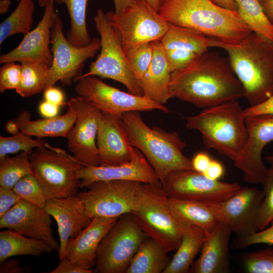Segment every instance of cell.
Listing matches in <instances>:
<instances>
[{
	"mask_svg": "<svg viewBox=\"0 0 273 273\" xmlns=\"http://www.w3.org/2000/svg\"><path fill=\"white\" fill-rule=\"evenodd\" d=\"M29 155L22 152L13 157L0 159V186L13 189L21 179L33 173Z\"/></svg>",
	"mask_w": 273,
	"mask_h": 273,
	"instance_id": "cell-36",
	"label": "cell"
},
{
	"mask_svg": "<svg viewBox=\"0 0 273 273\" xmlns=\"http://www.w3.org/2000/svg\"><path fill=\"white\" fill-rule=\"evenodd\" d=\"M13 190L21 199L44 208L48 199L40 183L33 173L21 179L15 184Z\"/></svg>",
	"mask_w": 273,
	"mask_h": 273,
	"instance_id": "cell-39",
	"label": "cell"
},
{
	"mask_svg": "<svg viewBox=\"0 0 273 273\" xmlns=\"http://www.w3.org/2000/svg\"><path fill=\"white\" fill-rule=\"evenodd\" d=\"M47 144L44 140L34 139L21 132L8 137L1 135L0 159L20 151L30 154L33 149L46 148Z\"/></svg>",
	"mask_w": 273,
	"mask_h": 273,
	"instance_id": "cell-37",
	"label": "cell"
},
{
	"mask_svg": "<svg viewBox=\"0 0 273 273\" xmlns=\"http://www.w3.org/2000/svg\"><path fill=\"white\" fill-rule=\"evenodd\" d=\"M265 14L273 24V0H258Z\"/></svg>",
	"mask_w": 273,
	"mask_h": 273,
	"instance_id": "cell-54",
	"label": "cell"
},
{
	"mask_svg": "<svg viewBox=\"0 0 273 273\" xmlns=\"http://www.w3.org/2000/svg\"><path fill=\"white\" fill-rule=\"evenodd\" d=\"M184 223L181 242L163 273L189 272L196 257L201 252L206 234L196 225Z\"/></svg>",
	"mask_w": 273,
	"mask_h": 273,
	"instance_id": "cell-27",
	"label": "cell"
},
{
	"mask_svg": "<svg viewBox=\"0 0 273 273\" xmlns=\"http://www.w3.org/2000/svg\"><path fill=\"white\" fill-rule=\"evenodd\" d=\"M22 78L21 64L15 62L4 64L0 68V92L4 93L9 89L16 90Z\"/></svg>",
	"mask_w": 273,
	"mask_h": 273,
	"instance_id": "cell-42",
	"label": "cell"
},
{
	"mask_svg": "<svg viewBox=\"0 0 273 273\" xmlns=\"http://www.w3.org/2000/svg\"><path fill=\"white\" fill-rule=\"evenodd\" d=\"M171 73L160 41L153 42L151 63L140 82L143 95L156 103L165 105L173 98L170 87Z\"/></svg>",
	"mask_w": 273,
	"mask_h": 273,
	"instance_id": "cell-25",
	"label": "cell"
},
{
	"mask_svg": "<svg viewBox=\"0 0 273 273\" xmlns=\"http://www.w3.org/2000/svg\"><path fill=\"white\" fill-rule=\"evenodd\" d=\"M212 47L223 49L241 82L245 98L254 106L273 95V43L252 32L242 42L228 44L213 39Z\"/></svg>",
	"mask_w": 273,
	"mask_h": 273,
	"instance_id": "cell-3",
	"label": "cell"
},
{
	"mask_svg": "<svg viewBox=\"0 0 273 273\" xmlns=\"http://www.w3.org/2000/svg\"><path fill=\"white\" fill-rule=\"evenodd\" d=\"M54 3L64 4L67 9L70 28L66 37L72 44L78 47L87 46L92 41L86 23L88 0H53Z\"/></svg>",
	"mask_w": 273,
	"mask_h": 273,
	"instance_id": "cell-32",
	"label": "cell"
},
{
	"mask_svg": "<svg viewBox=\"0 0 273 273\" xmlns=\"http://www.w3.org/2000/svg\"><path fill=\"white\" fill-rule=\"evenodd\" d=\"M76 115L74 111L68 107L66 113L52 118L33 120L27 110L21 112L15 119L20 131L30 136L42 139L44 137L67 138L73 128Z\"/></svg>",
	"mask_w": 273,
	"mask_h": 273,
	"instance_id": "cell-26",
	"label": "cell"
},
{
	"mask_svg": "<svg viewBox=\"0 0 273 273\" xmlns=\"http://www.w3.org/2000/svg\"><path fill=\"white\" fill-rule=\"evenodd\" d=\"M237 12L252 32L273 43V24L258 0H234Z\"/></svg>",
	"mask_w": 273,
	"mask_h": 273,
	"instance_id": "cell-33",
	"label": "cell"
},
{
	"mask_svg": "<svg viewBox=\"0 0 273 273\" xmlns=\"http://www.w3.org/2000/svg\"><path fill=\"white\" fill-rule=\"evenodd\" d=\"M74 90L78 96L89 102L102 113L121 116L130 111L154 110L169 113V108L145 96H137L110 86L97 76L79 78Z\"/></svg>",
	"mask_w": 273,
	"mask_h": 273,
	"instance_id": "cell-12",
	"label": "cell"
},
{
	"mask_svg": "<svg viewBox=\"0 0 273 273\" xmlns=\"http://www.w3.org/2000/svg\"><path fill=\"white\" fill-rule=\"evenodd\" d=\"M244 110L238 100L225 102L185 117L186 126L201 134L205 148L214 150L234 162L248 136Z\"/></svg>",
	"mask_w": 273,
	"mask_h": 273,
	"instance_id": "cell-5",
	"label": "cell"
},
{
	"mask_svg": "<svg viewBox=\"0 0 273 273\" xmlns=\"http://www.w3.org/2000/svg\"><path fill=\"white\" fill-rule=\"evenodd\" d=\"M270 225L262 230L258 231L253 234L243 238H236L233 242L236 248H244L251 245L258 244L273 245V220Z\"/></svg>",
	"mask_w": 273,
	"mask_h": 273,
	"instance_id": "cell-44",
	"label": "cell"
},
{
	"mask_svg": "<svg viewBox=\"0 0 273 273\" xmlns=\"http://www.w3.org/2000/svg\"><path fill=\"white\" fill-rule=\"evenodd\" d=\"M33 174L48 199L75 195L80 188L77 172L83 165L73 156L49 144L29 155Z\"/></svg>",
	"mask_w": 273,
	"mask_h": 273,
	"instance_id": "cell-7",
	"label": "cell"
},
{
	"mask_svg": "<svg viewBox=\"0 0 273 273\" xmlns=\"http://www.w3.org/2000/svg\"><path fill=\"white\" fill-rule=\"evenodd\" d=\"M168 203L177 217L210 233L219 221L203 202L168 197Z\"/></svg>",
	"mask_w": 273,
	"mask_h": 273,
	"instance_id": "cell-28",
	"label": "cell"
},
{
	"mask_svg": "<svg viewBox=\"0 0 273 273\" xmlns=\"http://www.w3.org/2000/svg\"><path fill=\"white\" fill-rule=\"evenodd\" d=\"M264 192L256 187H244L227 199L205 202L219 222L228 225L236 238L258 231L257 223Z\"/></svg>",
	"mask_w": 273,
	"mask_h": 273,
	"instance_id": "cell-15",
	"label": "cell"
},
{
	"mask_svg": "<svg viewBox=\"0 0 273 273\" xmlns=\"http://www.w3.org/2000/svg\"><path fill=\"white\" fill-rule=\"evenodd\" d=\"M136 0H113L115 11L114 12L118 14L127 7L132 5Z\"/></svg>",
	"mask_w": 273,
	"mask_h": 273,
	"instance_id": "cell-53",
	"label": "cell"
},
{
	"mask_svg": "<svg viewBox=\"0 0 273 273\" xmlns=\"http://www.w3.org/2000/svg\"><path fill=\"white\" fill-rule=\"evenodd\" d=\"M212 159L205 152L197 153L191 160L193 169L200 173H204L208 167Z\"/></svg>",
	"mask_w": 273,
	"mask_h": 273,
	"instance_id": "cell-49",
	"label": "cell"
},
{
	"mask_svg": "<svg viewBox=\"0 0 273 273\" xmlns=\"http://www.w3.org/2000/svg\"><path fill=\"white\" fill-rule=\"evenodd\" d=\"M125 54L130 69L140 84L151 63L153 42L132 47L125 51Z\"/></svg>",
	"mask_w": 273,
	"mask_h": 273,
	"instance_id": "cell-38",
	"label": "cell"
},
{
	"mask_svg": "<svg viewBox=\"0 0 273 273\" xmlns=\"http://www.w3.org/2000/svg\"><path fill=\"white\" fill-rule=\"evenodd\" d=\"M5 129L12 135H16L21 132L19 125L15 119L8 121L6 123Z\"/></svg>",
	"mask_w": 273,
	"mask_h": 273,
	"instance_id": "cell-55",
	"label": "cell"
},
{
	"mask_svg": "<svg viewBox=\"0 0 273 273\" xmlns=\"http://www.w3.org/2000/svg\"><path fill=\"white\" fill-rule=\"evenodd\" d=\"M106 15L125 52L140 44L160 41L169 25L158 12L143 0H136L118 14L110 11Z\"/></svg>",
	"mask_w": 273,
	"mask_h": 273,
	"instance_id": "cell-11",
	"label": "cell"
},
{
	"mask_svg": "<svg viewBox=\"0 0 273 273\" xmlns=\"http://www.w3.org/2000/svg\"><path fill=\"white\" fill-rule=\"evenodd\" d=\"M232 232L225 223L219 222L206 235L199 258L194 261L189 272L226 273L230 268V240Z\"/></svg>",
	"mask_w": 273,
	"mask_h": 273,
	"instance_id": "cell-24",
	"label": "cell"
},
{
	"mask_svg": "<svg viewBox=\"0 0 273 273\" xmlns=\"http://www.w3.org/2000/svg\"><path fill=\"white\" fill-rule=\"evenodd\" d=\"M118 218L95 217L75 238L69 240L66 257L78 266L92 269L95 266L98 249Z\"/></svg>",
	"mask_w": 273,
	"mask_h": 273,
	"instance_id": "cell-23",
	"label": "cell"
},
{
	"mask_svg": "<svg viewBox=\"0 0 273 273\" xmlns=\"http://www.w3.org/2000/svg\"><path fill=\"white\" fill-rule=\"evenodd\" d=\"M158 13L169 24L228 44L241 43L252 33L237 11L211 0H162Z\"/></svg>",
	"mask_w": 273,
	"mask_h": 273,
	"instance_id": "cell-2",
	"label": "cell"
},
{
	"mask_svg": "<svg viewBox=\"0 0 273 273\" xmlns=\"http://www.w3.org/2000/svg\"><path fill=\"white\" fill-rule=\"evenodd\" d=\"M240 259L249 273H273V248L242 254Z\"/></svg>",
	"mask_w": 273,
	"mask_h": 273,
	"instance_id": "cell-40",
	"label": "cell"
},
{
	"mask_svg": "<svg viewBox=\"0 0 273 273\" xmlns=\"http://www.w3.org/2000/svg\"><path fill=\"white\" fill-rule=\"evenodd\" d=\"M242 186L238 183H226L209 179L193 169H184L169 173L162 183L168 198L219 202L230 198Z\"/></svg>",
	"mask_w": 273,
	"mask_h": 273,
	"instance_id": "cell-14",
	"label": "cell"
},
{
	"mask_svg": "<svg viewBox=\"0 0 273 273\" xmlns=\"http://www.w3.org/2000/svg\"><path fill=\"white\" fill-rule=\"evenodd\" d=\"M270 164L262 184L264 198L257 220L258 231L266 228L273 220V163Z\"/></svg>",
	"mask_w": 273,
	"mask_h": 273,
	"instance_id": "cell-41",
	"label": "cell"
},
{
	"mask_svg": "<svg viewBox=\"0 0 273 273\" xmlns=\"http://www.w3.org/2000/svg\"><path fill=\"white\" fill-rule=\"evenodd\" d=\"M16 1H18V2H19V1H20V0H16Z\"/></svg>",
	"mask_w": 273,
	"mask_h": 273,
	"instance_id": "cell-61",
	"label": "cell"
},
{
	"mask_svg": "<svg viewBox=\"0 0 273 273\" xmlns=\"http://www.w3.org/2000/svg\"><path fill=\"white\" fill-rule=\"evenodd\" d=\"M65 104L76 115L75 124L67 137L69 150L83 166L99 165L97 135L101 112L78 96Z\"/></svg>",
	"mask_w": 273,
	"mask_h": 273,
	"instance_id": "cell-16",
	"label": "cell"
},
{
	"mask_svg": "<svg viewBox=\"0 0 273 273\" xmlns=\"http://www.w3.org/2000/svg\"><path fill=\"white\" fill-rule=\"evenodd\" d=\"M264 159L269 164L273 163V155H268V156L265 157Z\"/></svg>",
	"mask_w": 273,
	"mask_h": 273,
	"instance_id": "cell-60",
	"label": "cell"
},
{
	"mask_svg": "<svg viewBox=\"0 0 273 273\" xmlns=\"http://www.w3.org/2000/svg\"><path fill=\"white\" fill-rule=\"evenodd\" d=\"M54 1L44 7L41 19L37 26L25 35L19 44L10 52L0 56V63L24 62H37L50 67L53 54L51 44V30L58 14Z\"/></svg>",
	"mask_w": 273,
	"mask_h": 273,
	"instance_id": "cell-18",
	"label": "cell"
},
{
	"mask_svg": "<svg viewBox=\"0 0 273 273\" xmlns=\"http://www.w3.org/2000/svg\"><path fill=\"white\" fill-rule=\"evenodd\" d=\"M245 117L259 115H273V95L254 106H250L244 110Z\"/></svg>",
	"mask_w": 273,
	"mask_h": 273,
	"instance_id": "cell-46",
	"label": "cell"
},
{
	"mask_svg": "<svg viewBox=\"0 0 273 273\" xmlns=\"http://www.w3.org/2000/svg\"><path fill=\"white\" fill-rule=\"evenodd\" d=\"M34 11L33 0H20L14 11L0 24V44L11 36L30 32Z\"/></svg>",
	"mask_w": 273,
	"mask_h": 273,
	"instance_id": "cell-34",
	"label": "cell"
},
{
	"mask_svg": "<svg viewBox=\"0 0 273 273\" xmlns=\"http://www.w3.org/2000/svg\"><path fill=\"white\" fill-rule=\"evenodd\" d=\"M53 0H37V2L41 8H44L50 2Z\"/></svg>",
	"mask_w": 273,
	"mask_h": 273,
	"instance_id": "cell-59",
	"label": "cell"
},
{
	"mask_svg": "<svg viewBox=\"0 0 273 273\" xmlns=\"http://www.w3.org/2000/svg\"><path fill=\"white\" fill-rule=\"evenodd\" d=\"M11 0H1L0 1V14L3 15L7 13L11 7Z\"/></svg>",
	"mask_w": 273,
	"mask_h": 273,
	"instance_id": "cell-57",
	"label": "cell"
},
{
	"mask_svg": "<svg viewBox=\"0 0 273 273\" xmlns=\"http://www.w3.org/2000/svg\"><path fill=\"white\" fill-rule=\"evenodd\" d=\"M54 251L44 242L27 237L9 230L0 232V262L13 256L32 255L40 257Z\"/></svg>",
	"mask_w": 273,
	"mask_h": 273,
	"instance_id": "cell-30",
	"label": "cell"
},
{
	"mask_svg": "<svg viewBox=\"0 0 273 273\" xmlns=\"http://www.w3.org/2000/svg\"><path fill=\"white\" fill-rule=\"evenodd\" d=\"M148 3L152 8L157 12L159 11L161 0H143Z\"/></svg>",
	"mask_w": 273,
	"mask_h": 273,
	"instance_id": "cell-58",
	"label": "cell"
},
{
	"mask_svg": "<svg viewBox=\"0 0 273 273\" xmlns=\"http://www.w3.org/2000/svg\"><path fill=\"white\" fill-rule=\"evenodd\" d=\"M144 184L127 180L98 181L90 184L87 190L77 194L92 219L119 218L137 209Z\"/></svg>",
	"mask_w": 273,
	"mask_h": 273,
	"instance_id": "cell-10",
	"label": "cell"
},
{
	"mask_svg": "<svg viewBox=\"0 0 273 273\" xmlns=\"http://www.w3.org/2000/svg\"><path fill=\"white\" fill-rule=\"evenodd\" d=\"M51 216L44 209L21 199L0 217V229H7L46 242L54 250L59 243L53 236Z\"/></svg>",
	"mask_w": 273,
	"mask_h": 273,
	"instance_id": "cell-19",
	"label": "cell"
},
{
	"mask_svg": "<svg viewBox=\"0 0 273 273\" xmlns=\"http://www.w3.org/2000/svg\"><path fill=\"white\" fill-rule=\"evenodd\" d=\"M21 200L13 189L0 186V217Z\"/></svg>",
	"mask_w": 273,
	"mask_h": 273,
	"instance_id": "cell-45",
	"label": "cell"
},
{
	"mask_svg": "<svg viewBox=\"0 0 273 273\" xmlns=\"http://www.w3.org/2000/svg\"><path fill=\"white\" fill-rule=\"evenodd\" d=\"M51 49L53 59L46 88L54 86L60 81L63 85H69L81 75L85 62L93 58L100 50L101 41L93 38L86 46L72 44L63 32V24L58 14L51 30Z\"/></svg>",
	"mask_w": 273,
	"mask_h": 273,
	"instance_id": "cell-13",
	"label": "cell"
},
{
	"mask_svg": "<svg viewBox=\"0 0 273 273\" xmlns=\"http://www.w3.org/2000/svg\"><path fill=\"white\" fill-rule=\"evenodd\" d=\"M44 210L56 220L60 242L59 260L66 257L69 239L77 237L91 222L80 197L75 194L65 198L48 199Z\"/></svg>",
	"mask_w": 273,
	"mask_h": 273,
	"instance_id": "cell-22",
	"label": "cell"
},
{
	"mask_svg": "<svg viewBox=\"0 0 273 273\" xmlns=\"http://www.w3.org/2000/svg\"><path fill=\"white\" fill-rule=\"evenodd\" d=\"M94 21L100 36V52L90 64L88 71L79 78L94 76L112 79L124 85L129 93L144 96L139 82L130 69L119 36L106 13L99 9Z\"/></svg>",
	"mask_w": 273,
	"mask_h": 273,
	"instance_id": "cell-8",
	"label": "cell"
},
{
	"mask_svg": "<svg viewBox=\"0 0 273 273\" xmlns=\"http://www.w3.org/2000/svg\"><path fill=\"white\" fill-rule=\"evenodd\" d=\"M59 260L57 266L50 271V273H93L95 272L94 269H87L80 267L67 258Z\"/></svg>",
	"mask_w": 273,
	"mask_h": 273,
	"instance_id": "cell-47",
	"label": "cell"
},
{
	"mask_svg": "<svg viewBox=\"0 0 273 273\" xmlns=\"http://www.w3.org/2000/svg\"><path fill=\"white\" fill-rule=\"evenodd\" d=\"M121 116L101 112L97 135L99 165H118L132 157L135 148L129 142Z\"/></svg>",
	"mask_w": 273,
	"mask_h": 273,
	"instance_id": "cell-21",
	"label": "cell"
},
{
	"mask_svg": "<svg viewBox=\"0 0 273 273\" xmlns=\"http://www.w3.org/2000/svg\"><path fill=\"white\" fill-rule=\"evenodd\" d=\"M165 249L147 237L134 255L126 273H163L171 258Z\"/></svg>",
	"mask_w": 273,
	"mask_h": 273,
	"instance_id": "cell-29",
	"label": "cell"
},
{
	"mask_svg": "<svg viewBox=\"0 0 273 273\" xmlns=\"http://www.w3.org/2000/svg\"><path fill=\"white\" fill-rule=\"evenodd\" d=\"M162 0H161V2H162Z\"/></svg>",
	"mask_w": 273,
	"mask_h": 273,
	"instance_id": "cell-62",
	"label": "cell"
},
{
	"mask_svg": "<svg viewBox=\"0 0 273 273\" xmlns=\"http://www.w3.org/2000/svg\"><path fill=\"white\" fill-rule=\"evenodd\" d=\"M43 96L44 100L59 106L65 104L63 92L54 86L45 89L43 92Z\"/></svg>",
	"mask_w": 273,
	"mask_h": 273,
	"instance_id": "cell-51",
	"label": "cell"
},
{
	"mask_svg": "<svg viewBox=\"0 0 273 273\" xmlns=\"http://www.w3.org/2000/svg\"><path fill=\"white\" fill-rule=\"evenodd\" d=\"M216 5L224 8L237 11V8L234 0H211Z\"/></svg>",
	"mask_w": 273,
	"mask_h": 273,
	"instance_id": "cell-56",
	"label": "cell"
},
{
	"mask_svg": "<svg viewBox=\"0 0 273 273\" xmlns=\"http://www.w3.org/2000/svg\"><path fill=\"white\" fill-rule=\"evenodd\" d=\"M165 52L172 73L186 68L200 56L193 52L178 49L165 50Z\"/></svg>",
	"mask_w": 273,
	"mask_h": 273,
	"instance_id": "cell-43",
	"label": "cell"
},
{
	"mask_svg": "<svg viewBox=\"0 0 273 273\" xmlns=\"http://www.w3.org/2000/svg\"><path fill=\"white\" fill-rule=\"evenodd\" d=\"M212 40L190 29L169 24L160 42L165 50L178 49L201 56L212 47Z\"/></svg>",
	"mask_w": 273,
	"mask_h": 273,
	"instance_id": "cell-31",
	"label": "cell"
},
{
	"mask_svg": "<svg viewBox=\"0 0 273 273\" xmlns=\"http://www.w3.org/2000/svg\"><path fill=\"white\" fill-rule=\"evenodd\" d=\"M80 188L98 181L133 180L162 187L156 172L144 154L135 148L131 159L116 166H84L77 172Z\"/></svg>",
	"mask_w": 273,
	"mask_h": 273,
	"instance_id": "cell-20",
	"label": "cell"
},
{
	"mask_svg": "<svg viewBox=\"0 0 273 273\" xmlns=\"http://www.w3.org/2000/svg\"><path fill=\"white\" fill-rule=\"evenodd\" d=\"M22 78L19 87L16 90L23 97H28L39 94L46 88L50 75V66L33 62L21 63Z\"/></svg>",
	"mask_w": 273,
	"mask_h": 273,
	"instance_id": "cell-35",
	"label": "cell"
},
{
	"mask_svg": "<svg viewBox=\"0 0 273 273\" xmlns=\"http://www.w3.org/2000/svg\"><path fill=\"white\" fill-rule=\"evenodd\" d=\"M60 107L44 100L39 104L38 111L44 118H52L58 116Z\"/></svg>",
	"mask_w": 273,
	"mask_h": 273,
	"instance_id": "cell-52",
	"label": "cell"
},
{
	"mask_svg": "<svg viewBox=\"0 0 273 273\" xmlns=\"http://www.w3.org/2000/svg\"><path fill=\"white\" fill-rule=\"evenodd\" d=\"M31 271L29 267L21 266L17 259L9 258L0 262V273H24Z\"/></svg>",
	"mask_w": 273,
	"mask_h": 273,
	"instance_id": "cell-48",
	"label": "cell"
},
{
	"mask_svg": "<svg viewBox=\"0 0 273 273\" xmlns=\"http://www.w3.org/2000/svg\"><path fill=\"white\" fill-rule=\"evenodd\" d=\"M172 97L206 108L244 97L228 58L207 52L186 68L171 73Z\"/></svg>",
	"mask_w": 273,
	"mask_h": 273,
	"instance_id": "cell-1",
	"label": "cell"
},
{
	"mask_svg": "<svg viewBox=\"0 0 273 273\" xmlns=\"http://www.w3.org/2000/svg\"><path fill=\"white\" fill-rule=\"evenodd\" d=\"M147 237L132 213L121 216L99 245L95 272L126 273L134 255Z\"/></svg>",
	"mask_w": 273,
	"mask_h": 273,
	"instance_id": "cell-9",
	"label": "cell"
},
{
	"mask_svg": "<svg viewBox=\"0 0 273 273\" xmlns=\"http://www.w3.org/2000/svg\"><path fill=\"white\" fill-rule=\"evenodd\" d=\"M142 231L170 252L178 247L185 223L168 203V197L162 187L144 184L140 201L132 213Z\"/></svg>",
	"mask_w": 273,
	"mask_h": 273,
	"instance_id": "cell-6",
	"label": "cell"
},
{
	"mask_svg": "<svg viewBox=\"0 0 273 273\" xmlns=\"http://www.w3.org/2000/svg\"><path fill=\"white\" fill-rule=\"evenodd\" d=\"M140 112L123 113L121 116L123 125L131 145L144 154L161 184L172 171L193 169L191 160L183 153L186 144L178 133L149 127Z\"/></svg>",
	"mask_w": 273,
	"mask_h": 273,
	"instance_id": "cell-4",
	"label": "cell"
},
{
	"mask_svg": "<svg viewBox=\"0 0 273 273\" xmlns=\"http://www.w3.org/2000/svg\"><path fill=\"white\" fill-rule=\"evenodd\" d=\"M224 173V168L219 161L212 159L206 170L203 174L209 179L219 180Z\"/></svg>",
	"mask_w": 273,
	"mask_h": 273,
	"instance_id": "cell-50",
	"label": "cell"
},
{
	"mask_svg": "<svg viewBox=\"0 0 273 273\" xmlns=\"http://www.w3.org/2000/svg\"><path fill=\"white\" fill-rule=\"evenodd\" d=\"M245 121L247 139L234 165L242 171L246 182L262 184L268 170L262 154L267 144L273 141V115L248 116Z\"/></svg>",
	"mask_w": 273,
	"mask_h": 273,
	"instance_id": "cell-17",
	"label": "cell"
}]
</instances>
